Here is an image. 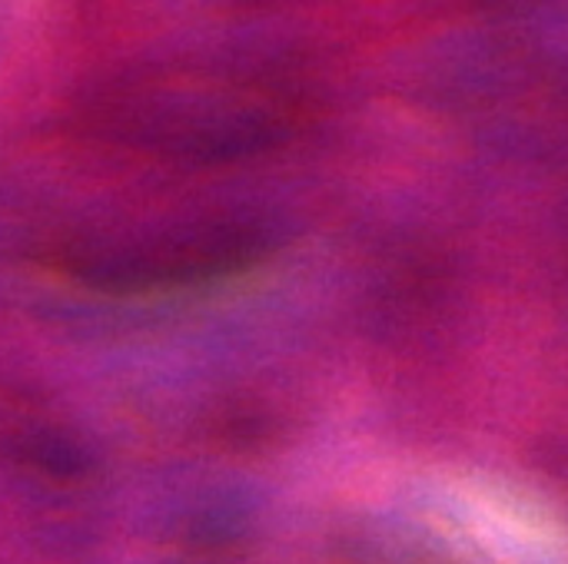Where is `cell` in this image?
<instances>
[{
    "label": "cell",
    "mask_w": 568,
    "mask_h": 564,
    "mask_svg": "<svg viewBox=\"0 0 568 564\" xmlns=\"http://www.w3.org/2000/svg\"><path fill=\"white\" fill-rule=\"evenodd\" d=\"M263 253V236L240 226L183 229L130 249H113L77 263L80 276L100 289H160L190 286L250 266Z\"/></svg>",
    "instance_id": "obj_1"
}]
</instances>
